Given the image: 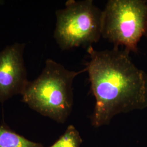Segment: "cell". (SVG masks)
<instances>
[{
  "label": "cell",
  "mask_w": 147,
  "mask_h": 147,
  "mask_svg": "<svg viewBox=\"0 0 147 147\" xmlns=\"http://www.w3.org/2000/svg\"><path fill=\"white\" fill-rule=\"evenodd\" d=\"M84 64L95 100L92 125H109L117 115L147 108V74L132 62L130 53L119 47L96 50L87 48Z\"/></svg>",
  "instance_id": "6da1fadb"
},
{
  "label": "cell",
  "mask_w": 147,
  "mask_h": 147,
  "mask_svg": "<svg viewBox=\"0 0 147 147\" xmlns=\"http://www.w3.org/2000/svg\"><path fill=\"white\" fill-rule=\"evenodd\" d=\"M84 72L86 68L78 71L69 70L47 59L40 75L28 83L21 94L22 101L42 116L64 124L73 108L74 80Z\"/></svg>",
  "instance_id": "7a4b0ae2"
},
{
  "label": "cell",
  "mask_w": 147,
  "mask_h": 147,
  "mask_svg": "<svg viewBox=\"0 0 147 147\" xmlns=\"http://www.w3.org/2000/svg\"><path fill=\"white\" fill-rule=\"evenodd\" d=\"M82 139L79 131L73 125H69L58 140L49 147H81Z\"/></svg>",
  "instance_id": "52a82bcc"
},
{
  "label": "cell",
  "mask_w": 147,
  "mask_h": 147,
  "mask_svg": "<svg viewBox=\"0 0 147 147\" xmlns=\"http://www.w3.org/2000/svg\"><path fill=\"white\" fill-rule=\"evenodd\" d=\"M147 34V1L110 0L102 11L101 37L115 47L137 53L138 42Z\"/></svg>",
  "instance_id": "3957f363"
},
{
  "label": "cell",
  "mask_w": 147,
  "mask_h": 147,
  "mask_svg": "<svg viewBox=\"0 0 147 147\" xmlns=\"http://www.w3.org/2000/svg\"><path fill=\"white\" fill-rule=\"evenodd\" d=\"M25 43L15 42L0 51V102L21 94L29 82L24 59Z\"/></svg>",
  "instance_id": "5b68a950"
},
{
  "label": "cell",
  "mask_w": 147,
  "mask_h": 147,
  "mask_svg": "<svg viewBox=\"0 0 147 147\" xmlns=\"http://www.w3.org/2000/svg\"><path fill=\"white\" fill-rule=\"evenodd\" d=\"M0 147H44L41 143L28 140L5 124H0Z\"/></svg>",
  "instance_id": "8992f818"
},
{
  "label": "cell",
  "mask_w": 147,
  "mask_h": 147,
  "mask_svg": "<svg viewBox=\"0 0 147 147\" xmlns=\"http://www.w3.org/2000/svg\"><path fill=\"white\" fill-rule=\"evenodd\" d=\"M56 11L54 38L62 50L88 47L101 37L102 11L92 0H68Z\"/></svg>",
  "instance_id": "277c9868"
}]
</instances>
